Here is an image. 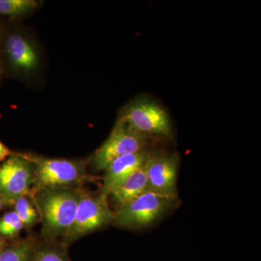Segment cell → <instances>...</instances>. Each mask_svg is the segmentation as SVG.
Returning a JSON list of instances; mask_svg holds the SVG:
<instances>
[{"mask_svg": "<svg viewBox=\"0 0 261 261\" xmlns=\"http://www.w3.org/2000/svg\"><path fill=\"white\" fill-rule=\"evenodd\" d=\"M82 192L72 188L38 191L37 200L42 214L43 234L47 238L65 236L74 221Z\"/></svg>", "mask_w": 261, "mask_h": 261, "instance_id": "obj_1", "label": "cell"}, {"mask_svg": "<svg viewBox=\"0 0 261 261\" xmlns=\"http://www.w3.org/2000/svg\"><path fill=\"white\" fill-rule=\"evenodd\" d=\"M181 203L178 196L147 191L114 212L113 224L125 228H142L176 209Z\"/></svg>", "mask_w": 261, "mask_h": 261, "instance_id": "obj_2", "label": "cell"}, {"mask_svg": "<svg viewBox=\"0 0 261 261\" xmlns=\"http://www.w3.org/2000/svg\"><path fill=\"white\" fill-rule=\"evenodd\" d=\"M29 159L34 163V185L38 191L48 189L72 188L82 185L89 178L85 166L78 161L43 158Z\"/></svg>", "mask_w": 261, "mask_h": 261, "instance_id": "obj_3", "label": "cell"}, {"mask_svg": "<svg viewBox=\"0 0 261 261\" xmlns=\"http://www.w3.org/2000/svg\"><path fill=\"white\" fill-rule=\"evenodd\" d=\"M152 139L133 129L119 118L107 140L94 152L92 165L98 171H105L115 159L148 148Z\"/></svg>", "mask_w": 261, "mask_h": 261, "instance_id": "obj_4", "label": "cell"}, {"mask_svg": "<svg viewBox=\"0 0 261 261\" xmlns=\"http://www.w3.org/2000/svg\"><path fill=\"white\" fill-rule=\"evenodd\" d=\"M120 118L133 129L152 138L173 137L172 125L167 113L147 98H140L129 103Z\"/></svg>", "mask_w": 261, "mask_h": 261, "instance_id": "obj_5", "label": "cell"}, {"mask_svg": "<svg viewBox=\"0 0 261 261\" xmlns=\"http://www.w3.org/2000/svg\"><path fill=\"white\" fill-rule=\"evenodd\" d=\"M108 198L100 193L91 195L82 192L74 221L65 236V243H72L113 224L114 212L110 207Z\"/></svg>", "mask_w": 261, "mask_h": 261, "instance_id": "obj_6", "label": "cell"}, {"mask_svg": "<svg viewBox=\"0 0 261 261\" xmlns=\"http://www.w3.org/2000/svg\"><path fill=\"white\" fill-rule=\"evenodd\" d=\"M34 166L29 158L13 154L0 166V197L13 202L29 193L34 184Z\"/></svg>", "mask_w": 261, "mask_h": 261, "instance_id": "obj_7", "label": "cell"}, {"mask_svg": "<svg viewBox=\"0 0 261 261\" xmlns=\"http://www.w3.org/2000/svg\"><path fill=\"white\" fill-rule=\"evenodd\" d=\"M178 166L179 157L176 152H152L146 163L149 191L178 196Z\"/></svg>", "mask_w": 261, "mask_h": 261, "instance_id": "obj_8", "label": "cell"}, {"mask_svg": "<svg viewBox=\"0 0 261 261\" xmlns=\"http://www.w3.org/2000/svg\"><path fill=\"white\" fill-rule=\"evenodd\" d=\"M151 153L152 151L147 148L113 161L105 170L106 173L99 193L110 197L132 173L145 164Z\"/></svg>", "mask_w": 261, "mask_h": 261, "instance_id": "obj_9", "label": "cell"}, {"mask_svg": "<svg viewBox=\"0 0 261 261\" xmlns=\"http://www.w3.org/2000/svg\"><path fill=\"white\" fill-rule=\"evenodd\" d=\"M5 51L12 65L18 71L30 73L39 65V56L35 48L20 34H13L8 37Z\"/></svg>", "mask_w": 261, "mask_h": 261, "instance_id": "obj_10", "label": "cell"}, {"mask_svg": "<svg viewBox=\"0 0 261 261\" xmlns=\"http://www.w3.org/2000/svg\"><path fill=\"white\" fill-rule=\"evenodd\" d=\"M146 163L144 166L132 173L129 177L110 196L116 206V210L129 203L142 194L149 191Z\"/></svg>", "mask_w": 261, "mask_h": 261, "instance_id": "obj_11", "label": "cell"}, {"mask_svg": "<svg viewBox=\"0 0 261 261\" xmlns=\"http://www.w3.org/2000/svg\"><path fill=\"white\" fill-rule=\"evenodd\" d=\"M34 241L27 239L0 251V261H29Z\"/></svg>", "mask_w": 261, "mask_h": 261, "instance_id": "obj_12", "label": "cell"}, {"mask_svg": "<svg viewBox=\"0 0 261 261\" xmlns=\"http://www.w3.org/2000/svg\"><path fill=\"white\" fill-rule=\"evenodd\" d=\"M34 0H0V15L18 17L27 14L37 7Z\"/></svg>", "mask_w": 261, "mask_h": 261, "instance_id": "obj_13", "label": "cell"}, {"mask_svg": "<svg viewBox=\"0 0 261 261\" xmlns=\"http://www.w3.org/2000/svg\"><path fill=\"white\" fill-rule=\"evenodd\" d=\"M23 227V223L15 211L5 214L0 219V235L5 238H14Z\"/></svg>", "mask_w": 261, "mask_h": 261, "instance_id": "obj_14", "label": "cell"}, {"mask_svg": "<svg viewBox=\"0 0 261 261\" xmlns=\"http://www.w3.org/2000/svg\"><path fill=\"white\" fill-rule=\"evenodd\" d=\"M14 211L24 226H32L37 219V211L25 196L15 201Z\"/></svg>", "mask_w": 261, "mask_h": 261, "instance_id": "obj_15", "label": "cell"}, {"mask_svg": "<svg viewBox=\"0 0 261 261\" xmlns=\"http://www.w3.org/2000/svg\"><path fill=\"white\" fill-rule=\"evenodd\" d=\"M33 261H68L62 252L56 249L44 248L39 250Z\"/></svg>", "mask_w": 261, "mask_h": 261, "instance_id": "obj_16", "label": "cell"}, {"mask_svg": "<svg viewBox=\"0 0 261 261\" xmlns=\"http://www.w3.org/2000/svg\"><path fill=\"white\" fill-rule=\"evenodd\" d=\"M11 155H13V153L9 148L7 147L3 142H0V161H5Z\"/></svg>", "mask_w": 261, "mask_h": 261, "instance_id": "obj_17", "label": "cell"}, {"mask_svg": "<svg viewBox=\"0 0 261 261\" xmlns=\"http://www.w3.org/2000/svg\"><path fill=\"white\" fill-rule=\"evenodd\" d=\"M4 200L0 197V211L3 209V205H4Z\"/></svg>", "mask_w": 261, "mask_h": 261, "instance_id": "obj_18", "label": "cell"}, {"mask_svg": "<svg viewBox=\"0 0 261 261\" xmlns=\"http://www.w3.org/2000/svg\"><path fill=\"white\" fill-rule=\"evenodd\" d=\"M3 246H4V241H3V239L0 238V251L3 250Z\"/></svg>", "mask_w": 261, "mask_h": 261, "instance_id": "obj_19", "label": "cell"}]
</instances>
